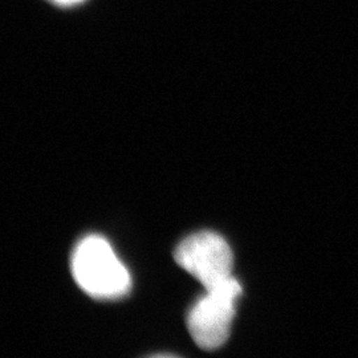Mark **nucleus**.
Segmentation results:
<instances>
[{
  "label": "nucleus",
  "instance_id": "1",
  "mask_svg": "<svg viewBox=\"0 0 358 358\" xmlns=\"http://www.w3.org/2000/svg\"><path fill=\"white\" fill-rule=\"evenodd\" d=\"M72 275L77 285L100 300H115L129 294L128 269L100 235H88L77 244L72 255Z\"/></svg>",
  "mask_w": 358,
  "mask_h": 358
},
{
  "label": "nucleus",
  "instance_id": "2",
  "mask_svg": "<svg viewBox=\"0 0 358 358\" xmlns=\"http://www.w3.org/2000/svg\"><path fill=\"white\" fill-rule=\"evenodd\" d=\"M174 259L206 291H213L234 278L230 245L213 231H201L183 239L174 251Z\"/></svg>",
  "mask_w": 358,
  "mask_h": 358
},
{
  "label": "nucleus",
  "instance_id": "3",
  "mask_svg": "<svg viewBox=\"0 0 358 358\" xmlns=\"http://www.w3.org/2000/svg\"><path fill=\"white\" fill-rule=\"evenodd\" d=\"M242 287L235 278L213 291H206L187 316V327L192 340L201 349L214 350L223 345L231 332L235 317L236 299Z\"/></svg>",
  "mask_w": 358,
  "mask_h": 358
},
{
  "label": "nucleus",
  "instance_id": "4",
  "mask_svg": "<svg viewBox=\"0 0 358 358\" xmlns=\"http://www.w3.org/2000/svg\"><path fill=\"white\" fill-rule=\"evenodd\" d=\"M53 4L56 6H62V7H71V6H76L83 3L84 0H50Z\"/></svg>",
  "mask_w": 358,
  "mask_h": 358
}]
</instances>
